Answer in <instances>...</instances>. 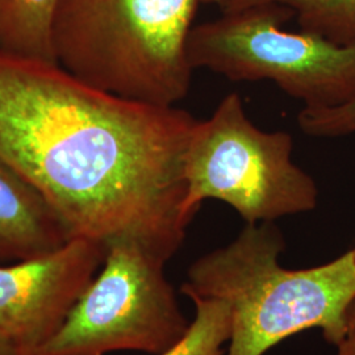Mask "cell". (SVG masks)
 Masks as SVG:
<instances>
[{
    "label": "cell",
    "instance_id": "1",
    "mask_svg": "<svg viewBox=\"0 0 355 355\" xmlns=\"http://www.w3.org/2000/svg\"><path fill=\"white\" fill-rule=\"evenodd\" d=\"M198 119L92 87L57 62L0 49V161L70 239L133 240L170 261L192 217L184 154Z\"/></svg>",
    "mask_w": 355,
    "mask_h": 355
},
{
    "label": "cell",
    "instance_id": "11",
    "mask_svg": "<svg viewBox=\"0 0 355 355\" xmlns=\"http://www.w3.org/2000/svg\"><path fill=\"white\" fill-rule=\"evenodd\" d=\"M195 318L186 336L165 353L158 355H223L230 337L228 305L215 300L192 296Z\"/></svg>",
    "mask_w": 355,
    "mask_h": 355
},
{
    "label": "cell",
    "instance_id": "16",
    "mask_svg": "<svg viewBox=\"0 0 355 355\" xmlns=\"http://www.w3.org/2000/svg\"><path fill=\"white\" fill-rule=\"evenodd\" d=\"M352 250H353V254H354V259H355V248H354V249H352Z\"/></svg>",
    "mask_w": 355,
    "mask_h": 355
},
{
    "label": "cell",
    "instance_id": "17",
    "mask_svg": "<svg viewBox=\"0 0 355 355\" xmlns=\"http://www.w3.org/2000/svg\"><path fill=\"white\" fill-rule=\"evenodd\" d=\"M1 3H3V0H0V4H1Z\"/></svg>",
    "mask_w": 355,
    "mask_h": 355
},
{
    "label": "cell",
    "instance_id": "8",
    "mask_svg": "<svg viewBox=\"0 0 355 355\" xmlns=\"http://www.w3.org/2000/svg\"><path fill=\"white\" fill-rule=\"evenodd\" d=\"M71 240L60 217L31 183L0 161V261H26Z\"/></svg>",
    "mask_w": 355,
    "mask_h": 355
},
{
    "label": "cell",
    "instance_id": "14",
    "mask_svg": "<svg viewBox=\"0 0 355 355\" xmlns=\"http://www.w3.org/2000/svg\"><path fill=\"white\" fill-rule=\"evenodd\" d=\"M0 355H20L19 350L1 331H0Z\"/></svg>",
    "mask_w": 355,
    "mask_h": 355
},
{
    "label": "cell",
    "instance_id": "5",
    "mask_svg": "<svg viewBox=\"0 0 355 355\" xmlns=\"http://www.w3.org/2000/svg\"><path fill=\"white\" fill-rule=\"evenodd\" d=\"M290 10L262 4L224 11L195 26L189 38L192 69L232 82L268 80L306 108L341 105L355 96V42L283 29Z\"/></svg>",
    "mask_w": 355,
    "mask_h": 355
},
{
    "label": "cell",
    "instance_id": "3",
    "mask_svg": "<svg viewBox=\"0 0 355 355\" xmlns=\"http://www.w3.org/2000/svg\"><path fill=\"white\" fill-rule=\"evenodd\" d=\"M200 0H61L57 64L92 87L154 105L190 92L189 38Z\"/></svg>",
    "mask_w": 355,
    "mask_h": 355
},
{
    "label": "cell",
    "instance_id": "13",
    "mask_svg": "<svg viewBox=\"0 0 355 355\" xmlns=\"http://www.w3.org/2000/svg\"><path fill=\"white\" fill-rule=\"evenodd\" d=\"M337 349V355H355V300L347 309L345 334Z\"/></svg>",
    "mask_w": 355,
    "mask_h": 355
},
{
    "label": "cell",
    "instance_id": "6",
    "mask_svg": "<svg viewBox=\"0 0 355 355\" xmlns=\"http://www.w3.org/2000/svg\"><path fill=\"white\" fill-rule=\"evenodd\" d=\"M164 258L133 240L105 249L103 268L64 325L29 355H105L120 350L162 354L191 322L165 275Z\"/></svg>",
    "mask_w": 355,
    "mask_h": 355
},
{
    "label": "cell",
    "instance_id": "12",
    "mask_svg": "<svg viewBox=\"0 0 355 355\" xmlns=\"http://www.w3.org/2000/svg\"><path fill=\"white\" fill-rule=\"evenodd\" d=\"M297 124L308 136L334 139L355 133V96L341 105L329 108L303 107Z\"/></svg>",
    "mask_w": 355,
    "mask_h": 355
},
{
    "label": "cell",
    "instance_id": "9",
    "mask_svg": "<svg viewBox=\"0 0 355 355\" xmlns=\"http://www.w3.org/2000/svg\"><path fill=\"white\" fill-rule=\"evenodd\" d=\"M61 0H3L0 4V49L57 62L53 24Z\"/></svg>",
    "mask_w": 355,
    "mask_h": 355
},
{
    "label": "cell",
    "instance_id": "2",
    "mask_svg": "<svg viewBox=\"0 0 355 355\" xmlns=\"http://www.w3.org/2000/svg\"><path fill=\"white\" fill-rule=\"evenodd\" d=\"M286 241L275 223L245 224L228 245L198 258L180 291L187 297L228 305L230 337L225 355H265L282 341L320 329L337 346L355 300L353 250L321 266L280 265Z\"/></svg>",
    "mask_w": 355,
    "mask_h": 355
},
{
    "label": "cell",
    "instance_id": "4",
    "mask_svg": "<svg viewBox=\"0 0 355 355\" xmlns=\"http://www.w3.org/2000/svg\"><path fill=\"white\" fill-rule=\"evenodd\" d=\"M292 148L290 133L254 125L241 96L228 94L192 130L184 154L187 215L193 218L208 199L228 204L245 224L313 211L318 184L292 161Z\"/></svg>",
    "mask_w": 355,
    "mask_h": 355
},
{
    "label": "cell",
    "instance_id": "15",
    "mask_svg": "<svg viewBox=\"0 0 355 355\" xmlns=\"http://www.w3.org/2000/svg\"><path fill=\"white\" fill-rule=\"evenodd\" d=\"M200 3L203 4H209V6H216L218 7L221 11H224L229 4L232 3V0H200Z\"/></svg>",
    "mask_w": 355,
    "mask_h": 355
},
{
    "label": "cell",
    "instance_id": "7",
    "mask_svg": "<svg viewBox=\"0 0 355 355\" xmlns=\"http://www.w3.org/2000/svg\"><path fill=\"white\" fill-rule=\"evenodd\" d=\"M105 248L71 239L51 253L0 266V331L29 355L61 329L96 277Z\"/></svg>",
    "mask_w": 355,
    "mask_h": 355
},
{
    "label": "cell",
    "instance_id": "10",
    "mask_svg": "<svg viewBox=\"0 0 355 355\" xmlns=\"http://www.w3.org/2000/svg\"><path fill=\"white\" fill-rule=\"evenodd\" d=\"M262 4L290 10L300 31L343 45L355 42V0H232L224 11Z\"/></svg>",
    "mask_w": 355,
    "mask_h": 355
}]
</instances>
